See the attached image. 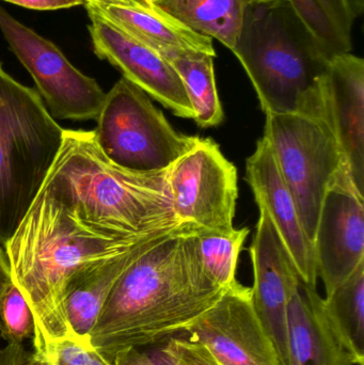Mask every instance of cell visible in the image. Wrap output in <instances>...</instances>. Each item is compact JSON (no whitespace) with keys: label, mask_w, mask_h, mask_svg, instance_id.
Instances as JSON below:
<instances>
[{"label":"cell","mask_w":364,"mask_h":365,"mask_svg":"<svg viewBox=\"0 0 364 365\" xmlns=\"http://www.w3.org/2000/svg\"><path fill=\"white\" fill-rule=\"evenodd\" d=\"M331 325L358 365L364 364V262L323 299Z\"/></svg>","instance_id":"cell-22"},{"label":"cell","mask_w":364,"mask_h":365,"mask_svg":"<svg viewBox=\"0 0 364 365\" xmlns=\"http://www.w3.org/2000/svg\"><path fill=\"white\" fill-rule=\"evenodd\" d=\"M197 34L216 38L231 51L236 45L249 0H151Z\"/></svg>","instance_id":"cell-19"},{"label":"cell","mask_w":364,"mask_h":365,"mask_svg":"<svg viewBox=\"0 0 364 365\" xmlns=\"http://www.w3.org/2000/svg\"><path fill=\"white\" fill-rule=\"evenodd\" d=\"M183 81L194 120L200 128L219 125L224 118L214 72L213 56L196 51H172L164 56Z\"/></svg>","instance_id":"cell-21"},{"label":"cell","mask_w":364,"mask_h":365,"mask_svg":"<svg viewBox=\"0 0 364 365\" xmlns=\"http://www.w3.org/2000/svg\"><path fill=\"white\" fill-rule=\"evenodd\" d=\"M325 115L364 195V61L350 53L335 56L321 78Z\"/></svg>","instance_id":"cell-15"},{"label":"cell","mask_w":364,"mask_h":365,"mask_svg":"<svg viewBox=\"0 0 364 365\" xmlns=\"http://www.w3.org/2000/svg\"><path fill=\"white\" fill-rule=\"evenodd\" d=\"M92 6L107 21L162 57L172 51H196L216 57L212 38L192 31L151 0Z\"/></svg>","instance_id":"cell-18"},{"label":"cell","mask_w":364,"mask_h":365,"mask_svg":"<svg viewBox=\"0 0 364 365\" xmlns=\"http://www.w3.org/2000/svg\"><path fill=\"white\" fill-rule=\"evenodd\" d=\"M170 230L136 237L106 235L83 225L42 189L4 245L12 282L33 315L32 349L75 334L64 308V287L79 266L117 255Z\"/></svg>","instance_id":"cell-2"},{"label":"cell","mask_w":364,"mask_h":365,"mask_svg":"<svg viewBox=\"0 0 364 365\" xmlns=\"http://www.w3.org/2000/svg\"><path fill=\"white\" fill-rule=\"evenodd\" d=\"M232 53L265 115L313 111L328 60L288 0H249Z\"/></svg>","instance_id":"cell-4"},{"label":"cell","mask_w":364,"mask_h":365,"mask_svg":"<svg viewBox=\"0 0 364 365\" xmlns=\"http://www.w3.org/2000/svg\"><path fill=\"white\" fill-rule=\"evenodd\" d=\"M226 289L205 270L194 227L182 223L118 279L90 341L113 364L118 354L154 346L185 331Z\"/></svg>","instance_id":"cell-1"},{"label":"cell","mask_w":364,"mask_h":365,"mask_svg":"<svg viewBox=\"0 0 364 365\" xmlns=\"http://www.w3.org/2000/svg\"><path fill=\"white\" fill-rule=\"evenodd\" d=\"M288 365H358L331 325L316 287L303 280L288 308Z\"/></svg>","instance_id":"cell-16"},{"label":"cell","mask_w":364,"mask_h":365,"mask_svg":"<svg viewBox=\"0 0 364 365\" xmlns=\"http://www.w3.org/2000/svg\"><path fill=\"white\" fill-rule=\"evenodd\" d=\"M64 128L36 90L0 63V242L12 237L44 186Z\"/></svg>","instance_id":"cell-5"},{"label":"cell","mask_w":364,"mask_h":365,"mask_svg":"<svg viewBox=\"0 0 364 365\" xmlns=\"http://www.w3.org/2000/svg\"><path fill=\"white\" fill-rule=\"evenodd\" d=\"M168 173L120 168L102 153L93 130H64L42 189L95 231L136 237L182 225L173 210Z\"/></svg>","instance_id":"cell-3"},{"label":"cell","mask_w":364,"mask_h":365,"mask_svg":"<svg viewBox=\"0 0 364 365\" xmlns=\"http://www.w3.org/2000/svg\"><path fill=\"white\" fill-rule=\"evenodd\" d=\"M350 11L354 19L361 16L364 10V0H348Z\"/></svg>","instance_id":"cell-31"},{"label":"cell","mask_w":364,"mask_h":365,"mask_svg":"<svg viewBox=\"0 0 364 365\" xmlns=\"http://www.w3.org/2000/svg\"><path fill=\"white\" fill-rule=\"evenodd\" d=\"M96 122L94 137L102 153L134 173L167 170L198 138L177 132L150 96L124 77L107 92Z\"/></svg>","instance_id":"cell-6"},{"label":"cell","mask_w":364,"mask_h":365,"mask_svg":"<svg viewBox=\"0 0 364 365\" xmlns=\"http://www.w3.org/2000/svg\"><path fill=\"white\" fill-rule=\"evenodd\" d=\"M173 230L152 236L117 255L87 262L68 277L64 287V308L76 336L90 339L103 304L118 279L152 245Z\"/></svg>","instance_id":"cell-17"},{"label":"cell","mask_w":364,"mask_h":365,"mask_svg":"<svg viewBox=\"0 0 364 365\" xmlns=\"http://www.w3.org/2000/svg\"><path fill=\"white\" fill-rule=\"evenodd\" d=\"M312 244L326 296L364 262V195L346 163L325 193Z\"/></svg>","instance_id":"cell-10"},{"label":"cell","mask_w":364,"mask_h":365,"mask_svg":"<svg viewBox=\"0 0 364 365\" xmlns=\"http://www.w3.org/2000/svg\"><path fill=\"white\" fill-rule=\"evenodd\" d=\"M246 182L259 207L264 208L288 249L305 284L316 287L318 272L313 244L306 234L294 197L284 182L273 150L265 137L246 162Z\"/></svg>","instance_id":"cell-14"},{"label":"cell","mask_w":364,"mask_h":365,"mask_svg":"<svg viewBox=\"0 0 364 365\" xmlns=\"http://www.w3.org/2000/svg\"><path fill=\"white\" fill-rule=\"evenodd\" d=\"M327 60L352 51L354 16L348 0H288Z\"/></svg>","instance_id":"cell-20"},{"label":"cell","mask_w":364,"mask_h":365,"mask_svg":"<svg viewBox=\"0 0 364 365\" xmlns=\"http://www.w3.org/2000/svg\"><path fill=\"white\" fill-rule=\"evenodd\" d=\"M147 354L154 365H222L204 345L185 334L167 339Z\"/></svg>","instance_id":"cell-26"},{"label":"cell","mask_w":364,"mask_h":365,"mask_svg":"<svg viewBox=\"0 0 364 365\" xmlns=\"http://www.w3.org/2000/svg\"><path fill=\"white\" fill-rule=\"evenodd\" d=\"M34 334V319L29 304L14 283L0 302V336L9 344H23Z\"/></svg>","instance_id":"cell-25"},{"label":"cell","mask_w":364,"mask_h":365,"mask_svg":"<svg viewBox=\"0 0 364 365\" xmlns=\"http://www.w3.org/2000/svg\"><path fill=\"white\" fill-rule=\"evenodd\" d=\"M85 6L94 53L177 117L194 119V109L183 81L168 60L107 21L93 6Z\"/></svg>","instance_id":"cell-12"},{"label":"cell","mask_w":364,"mask_h":365,"mask_svg":"<svg viewBox=\"0 0 364 365\" xmlns=\"http://www.w3.org/2000/svg\"><path fill=\"white\" fill-rule=\"evenodd\" d=\"M12 283L11 278L10 265H9L8 257L6 251L0 246V302L4 297L8 287Z\"/></svg>","instance_id":"cell-30"},{"label":"cell","mask_w":364,"mask_h":365,"mask_svg":"<svg viewBox=\"0 0 364 365\" xmlns=\"http://www.w3.org/2000/svg\"><path fill=\"white\" fill-rule=\"evenodd\" d=\"M194 227V225H192ZM203 266L209 276L224 289L237 282L239 253L250 233L248 227L216 232L194 227Z\"/></svg>","instance_id":"cell-23"},{"label":"cell","mask_w":364,"mask_h":365,"mask_svg":"<svg viewBox=\"0 0 364 365\" xmlns=\"http://www.w3.org/2000/svg\"><path fill=\"white\" fill-rule=\"evenodd\" d=\"M25 365H113L90 339L76 334L49 341L28 353Z\"/></svg>","instance_id":"cell-24"},{"label":"cell","mask_w":364,"mask_h":365,"mask_svg":"<svg viewBox=\"0 0 364 365\" xmlns=\"http://www.w3.org/2000/svg\"><path fill=\"white\" fill-rule=\"evenodd\" d=\"M81 1L87 4H91V6H102V4H122V2L128 1V0H81Z\"/></svg>","instance_id":"cell-32"},{"label":"cell","mask_w":364,"mask_h":365,"mask_svg":"<svg viewBox=\"0 0 364 365\" xmlns=\"http://www.w3.org/2000/svg\"><path fill=\"white\" fill-rule=\"evenodd\" d=\"M249 252L254 267L251 300L282 365H288V308L301 279L275 225L264 208Z\"/></svg>","instance_id":"cell-13"},{"label":"cell","mask_w":364,"mask_h":365,"mask_svg":"<svg viewBox=\"0 0 364 365\" xmlns=\"http://www.w3.org/2000/svg\"><path fill=\"white\" fill-rule=\"evenodd\" d=\"M113 365H154L150 359L149 354L140 349H132L118 354L113 361Z\"/></svg>","instance_id":"cell-29"},{"label":"cell","mask_w":364,"mask_h":365,"mask_svg":"<svg viewBox=\"0 0 364 365\" xmlns=\"http://www.w3.org/2000/svg\"><path fill=\"white\" fill-rule=\"evenodd\" d=\"M168 182L180 222L209 231L234 229L239 175L213 139L198 136L169 168Z\"/></svg>","instance_id":"cell-9"},{"label":"cell","mask_w":364,"mask_h":365,"mask_svg":"<svg viewBox=\"0 0 364 365\" xmlns=\"http://www.w3.org/2000/svg\"><path fill=\"white\" fill-rule=\"evenodd\" d=\"M263 137L294 197L306 234L313 242L325 193L346 163L325 115L323 98L313 111L266 115Z\"/></svg>","instance_id":"cell-7"},{"label":"cell","mask_w":364,"mask_h":365,"mask_svg":"<svg viewBox=\"0 0 364 365\" xmlns=\"http://www.w3.org/2000/svg\"><path fill=\"white\" fill-rule=\"evenodd\" d=\"M0 32L29 72L53 119L96 120L106 92L71 63L61 49L0 6Z\"/></svg>","instance_id":"cell-8"},{"label":"cell","mask_w":364,"mask_h":365,"mask_svg":"<svg viewBox=\"0 0 364 365\" xmlns=\"http://www.w3.org/2000/svg\"><path fill=\"white\" fill-rule=\"evenodd\" d=\"M16 6L38 11L64 10L74 6H85L81 0H4Z\"/></svg>","instance_id":"cell-27"},{"label":"cell","mask_w":364,"mask_h":365,"mask_svg":"<svg viewBox=\"0 0 364 365\" xmlns=\"http://www.w3.org/2000/svg\"><path fill=\"white\" fill-rule=\"evenodd\" d=\"M28 351L23 344H9L0 349V365H25Z\"/></svg>","instance_id":"cell-28"},{"label":"cell","mask_w":364,"mask_h":365,"mask_svg":"<svg viewBox=\"0 0 364 365\" xmlns=\"http://www.w3.org/2000/svg\"><path fill=\"white\" fill-rule=\"evenodd\" d=\"M180 334L204 345L222 365H282L254 311L251 289L239 281Z\"/></svg>","instance_id":"cell-11"}]
</instances>
